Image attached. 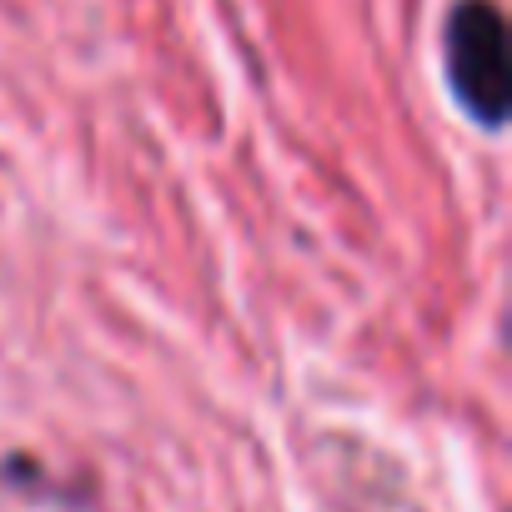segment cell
Wrapping results in <instances>:
<instances>
[{
    "mask_svg": "<svg viewBox=\"0 0 512 512\" xmlns=\"http://www.w3.org/2000/svg\"><path fill=\"white\" fill-rule=\"evenodd\" d=\"M447 81L472 121L502 126L512 96V61H507V21L492 0H457L452 6Z\"/></svg>",
    "mask_w": 512,
    "mask_h": 512,
    "instance_id": "cell-1",
    "label": "cell"
}]
</instances>
